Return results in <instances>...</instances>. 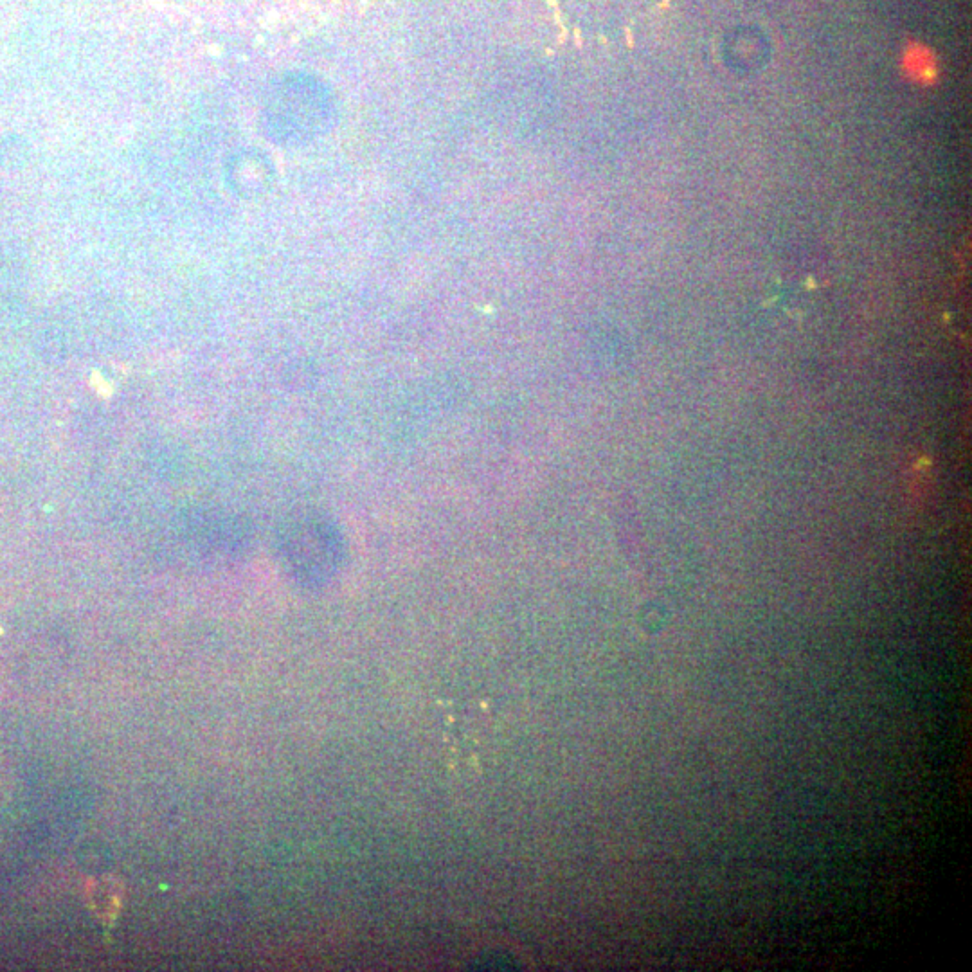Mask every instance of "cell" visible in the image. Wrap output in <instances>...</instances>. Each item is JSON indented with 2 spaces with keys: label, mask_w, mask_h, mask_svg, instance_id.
Wrapping results in <instances>:
<instances>
[{
  "label": "cell",
  "mask_w": 972,
  "mask_h": 972,
  "mask_svg": "<svg viewBox=\"0 0 972 972\" xmlns=\"http://www.w3.org/2000/svg\"><path fill=\"white\" fill-rule=\"evenodd\" d=\"M263 112L270 134L283 141H297L326 123L328 99L312 81L290 78L270 92Z\"/></svg>",
  "instance_id": "obj_1"
}]
</instances>
